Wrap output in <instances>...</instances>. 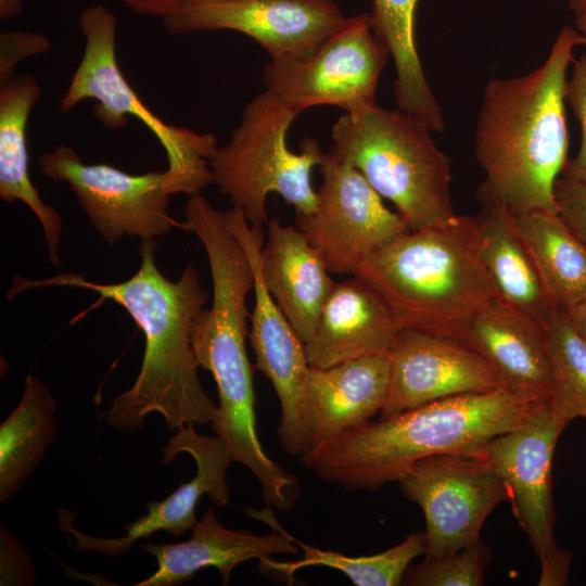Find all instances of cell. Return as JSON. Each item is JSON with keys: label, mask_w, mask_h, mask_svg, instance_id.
<instances>
[{"label": "cell", "mask_w": 586, "mask_h": 586, "mask_svg": "<svg viewBox=\"0 0 586 586\" xmlns=\"http://www.w3.org/2000/svg\"><path fill=\"white\" fill-rule=\"evenodd\" d=\"M155 240L141 241V264L136 273L118 283H95L84 275L60 272L35 280L14 276L9 300L36 288L75 286L97 292L101 300L123 306L143 332L144 354L133 385L114 398L105 415L107 424L137 432L148 415L157 412L170 429L211 424L218 406L202 386L190 331L196 314L209 300L199 271L188 264L178 280L167 279L156 266Z\"/></svg>", "instance_id": "1"}, {"label": "cell", "mask_w": 586, "mask_h": 586, "mask_svg": "<svg viewBox=\"0 0 586 586\" xmlns=\"http://www.w3.org/2000/svg\"><path fill=\"white\" fill-rule=\"evenodd\" d=\"M183 227L202 243L213 282L212 305L196 314L190 331L198 364L217 385L219 405L212 429L233 462L257 479L266 504L288 512L300 498V483L267 455L256 430L253 370L246 352L251 316L246 298L254 288L251 262L224 212L211 203L191 208Z\"/></svg>", "instance_id": "2"}, {"label": "cell", "mask_w": 586, "mask_h": 586, "mask_svg": "<svg viewBox=\"0 0 586 586\" xmlns=\"http://www.w3.org/2000/svg\"><path fill=\"white\" fill-rule=\"evenodd\" d=\"M581 44L577 29L564 26L538 68L485 86L474 133L483 206L558 214L553 188L569 160L566 73Z\"/></svg>", "instance_id": "3"}, {"label": "cell", "mask_w": 586, "mask_h": 586, "mask_svg": "<svg viewBox=\"0 0 586 586\" xmlns=\"http://www.w3.org/2000/svg\"><path fill=\"white\" fill-rule=\"evenodd\" d=\"M538 405V404H537ZM535 405L506 387L435 400L368 421L300 457L318 479L373 491L435 455H484L496 436L518 426Z\"/></svg>", "instance_id": "4"}, {"label": "cell", "mask_w": 586, "mask_h": 586, "mask_svg": "<svg viewBox=\"0 0 586 586\" xmlns=\"http://www.w3.org/2000/svg\"><path fill=\"white\" fill-rule=\"evenodd\" d=\"M356 276L404 328L458 339L497 293L482 260L475 216L409 230L368 256Z\"/></svg>", "instance_id": "5"}, {"label": "cell", "mask_w": 586, "mask_h": 586, "mask_svg": "<svg viewBox=\"0 0 586 586\" xmlns=\"http://www.w3.org/2000/svg\"><path fill=\"white\" fill-rule=\"evenodd\" d=\"M420 120L373 105L342 115L329 152L355 167L388 200L410 230L445 225L457 214L450 193L451 161Z\"/></svg>", "instance_id": "6"}, {"label": "cell", "mask_w": 586, "mask_h": 586, "mask_svg": "<svg viewBox=\"0 0 586 586\" xmlns=\"http://www.w3.org/2000/svg\"><path fill=\"white\" fill-rule=\"evenodd\" d=\"M298 114L264 90L246 103L228 141L209 158L212 183L253 226L268 221L270 193L293 206L295 215H310L317 206L311 173L324 152L314 138L300 142V153L288 148V132Z\"/></svg>", "instance_id": "7"}, {"label": "cell", "mask_w": 586, "mask_h": 586, "mask_svg": "<svg viewBox=\"0 0 586 586\" xmlns=\"http://www.w3.org/2000/svg\"><path fill=\"white\" fill-rule=\"evenodd\" d=\"M78 24L84 53L60 100V111L67 113L81 101L94 100L93 117L109 129H122L128 116L136 117L165 150L168 192L188 196L202 192L212 183L209 158L218 146L216 135L167 124L137 95L117 62L118 22L113 11L102 3L89 5L80 12Z\"/></svg>", "instance_id": "8"}, {"label": "cell", "mask_w": 586, "mask_h": 586, "mask_svg": "<svg viewBox=\"0 0 586 586\" xmlns=\"http://www.w3.org/2000/svg\"><path fill=\"white\" fill-rule=\"evenodd\" d=\"M390 53L373 31L369 13L344 24L311 54L270 60L264 67L265 90L301 113L333 105L345 113L375 104L381 73Z\"/></svg>", "instance_id": "9"}, {"label": "cell", "mask_w": 586, "mask_h": 586, "mask_svg": "<svg viewBox=\"0 0 586 586\" xmlns=\"http://www.w3.org/2000/svg\"><path fill=\"white\" fill-rule=\"evenodd\" d=\"M37 161L46 177L68 184L91 226L111 245L125 234L155 240L178 227L168 213L166 170L132 175L104 163L86 164L63 143Z\"/></svg>", "instance_id": "10"}, {"label": "cell", "mask_w": 586, "mask_h": 586, "mask_svg": "<svg viewBox=\"0 0 586 586\" xmlns=\"http://www.w3.org/2000/svg\"><path fill=\"white\" fill-rule=\"evenodd\" d=\"M425 519V557L474 545L482 526L501 502L507 486L484 455L447 454L413 463L398 481Z\"/></svg>", "instance_id": "11"}, {"label": "cell", "mask_w": 586, "mask_h": 586, "mask_svg": "<svg viewBox=\"0 0 586 586\" xmlns=\"http://www.w3.org/2000/svg\"><path fill=\"white\" fill-rule=\"evenodd\" d=\"M318 167L317 206L310 215H295V226L331 273L354 275L368 256L410 228L351 164L327 152Z\"/></svg>", "instance_id": "12"}, {"label": "cell", "mask_w": 586, "mask_h": 586, "mask_svg": "<svg viewBox=\"0 0 586 586\" xmlns=\"http://www.w3.org/2000/svg\"><path fill=\"white\" fill-rule=\"evenodd\" d=\"M346 21L333 0H184L162 18L169 35L233 30L270 60L311 54Z\"/></svg>", "instance_id": "13"}, {"label": "cell", "mask_w": 586, "mask_h": 586, "mask_svg": "<svg viewBox=\"0 0 586 586\" xmlns=\"http://www.w3.org/2000/svg\"><path fill=\"white\" fill-rule=\"evenodd\" d=\"M224 214L244 246L253 270L255 303L250 316L249 339L256 358L254 368L270 381L279 398L278 436L282 449L301 457L308 450L302 403L303 383L309 368L306 346L260 277L258 256L265 241L263 227L251 225L240 208L231 207Z\"/></svg>", "instance_id": "14"}, {"label": "cell", "mask_w": 586, "mask_h": 586, "mask_svg": "<svg viewBox=\"0 0 586 586\" xmlns=\"http://www.w3.org/2000/svg\"><path fill=\"white\" fill-rule=\"evenodd\" d=\"M565 428L548 400L535 405L518 426L494 437L484 450L505 482L512 514L539 561L559 547L555 536L551 464Z\"/></svg>", "instance_id": "15"}, {"label": "cell", "mask_w": 586, "mask_h": 586, "mask_svg": "<svg viewBox=\"0 0 586 586\" xmlns=\"http://www.w3.org/2000/svg\"><path fill=\"white\" fill-rule=\"evenodd\" d=\"M162 453L163 463L173 461L181 453L191 455L196 464V473L192 480L181 484L163 500L148 502L146 513L124 525L126 535L122 537H95L79 532L72 525L67 511L59 513V525L75 539V551L119 557L127 552L135 542L153 533L164 531L181 536L192 530L199 521L195 515L196 505L205 494L219 507L230 504L226 472L233 458L217 435L200 434L193 424H188L177 430Z\"/></svg>", "instance_id": "16"}, {"label": "cell", "mask_w": 586, "mask_h": 586, "mask_svg": "<svg viewBox=\"0 0 586 586\" xmlns=\"http://www.w3.org/2000/svg\"><path fill=\"white\" fill-rule=\"evenodd\" d=\"M387 357L388 387L380 419L443 398L505 387L480 354L453 337L403 328Z\"/></svg>", "instance_id": "17"}, {"label": "cell", "mask_w": 586, "mask_h": 586, "mask_svg": "<svg viewBox=\"0 0 586 586\" xmlns=\"http://www.w3.org/2000/svg\"><path fill=\"white\" fill-rule=\"evenodd\" d=\"M246 515L267 524L272 532L256 535L247 530H232L222 525L214 509H207L196 522L190 539L178 544L145 543L142 551L152 555L157 570L137 586H177L188 582L198 571L215 568L222 585H228L239 564L271 555L297 553L300 547L277 520L270 505L260 510L247 508Z\"/></svg>", "instance_id": "18"}, {"label": "cell", "mask_w": 586, "mask_h": 586, "mask_svg": "<svg viewBox=\"0 0 586 586\" xmlns=\"http://www.w3.org/2000/svg\"><path fill=\"white\" fill-rule=\"evenodd\" d=\"M459 341L480 354L504 386L533 404L550 400L552 383L544 329L496 297L462 329Z\"/></svg>", "instance_id": "19"}, {"label": "cell", "mask_w": 586, "mask_h": 586, "mask_svg": "<svg viewBox=\"0 0 586 586\" xmlns=\"http://www.w3.org/2000/svg\"><path fill=\"white\" fill-rule=\"evenodd\" d=\"M388 373L387 354L326 368L309 366L302 390L308 450L380 415Z\"/></svg>", "instance_id": "20"}, {"label": "cell", "mask_w": 586, "mask_h": 586, "mask_svg": "<svg viewBox=\"0 0 586 586\" xmlns=\"http://www.w3.org/2000/svg\"><path fill=\"white\" fill-rule=\"evenodd\" d=\"M403 328L385 300L353 276L335 283L326 300L315 332L305 343L308 364L326 368L387 354Z\"/></svg>", "instance_id": "21"}, {"label": "cell", "mask_w": 586, "mask_h": 586, "mask_svg": "<svg viewBox=\"0 0 586 586\" xmlns=\"http://www.w3.org/2000/svg\"><path fill=\"white\" fill-rule=\"evenodd\" d=\"M258 256L260 277L271 296L306 343L314 334L321 308L335 282L321 254L294 225L266 222Z\"/></svg>", "instance_id": "22"}, {"label": "cell", "mask_w": 586, "mask_h": 586, "mask_svg": "<svg viewBox=\"0 0 586 586\" xmlns=\"http://www.w3.org/2000/svg\"><path fill=\"white\" fill-rule=\"evenodd\" d=\"M40 95L41 88L29 74L0 84V199L22 201L31 209L42 227L49 260L60 268L61 216L42 201L28 168L26 127Z\"/></svg>", "instance_id": "23"}, {"label": "cell", "mask_w": 586, "mask_h": 586, "mask_svg": "<svg viewBox=\"0 0 586 586\" xmlns=\"http://www.w3.org/2000/svg\"><path fill=\"white\" fill-rule=\"evenodd\" d=\"M475 219L482 260L497 297L544 329L558 309L518 231L515 216L501 207L483 206Z\"/></svg>", "instance_id": "24"}, {"label": "cell", "mask_w": 586, "mask_h": 586, "mask_svg": "<svg viewBox=\"0 0 586 586\" xmlns=\"http://www.w3.org/2000/svg\"><path fill=\"white\" fill-rule=\"evenodd\" d=\"M419 0H371V25L386 47L395 66L394 94L397 109L431 131L443 132L445 120L429 86L416 42Z\"/></svg>", "instance_id": "25"}, {"label": "cell", "mask_w": 586, "mask_h": 586, "mask_svg": "<svg viewBox=\"0 0 586 586\" xmlns=\"http://www.w3.org/2000/svg\"><path fill=\"white\" fill-rule=\"evenodd\" d=\"M56 402L48 386L28 374L20 403L0 425V501L13 497L56 438Z\"/></svg>", "instance_id": "26"}, {"label": "cell", "mask_w": 586, "mask_h": 586, "mask_svg": "<svg viewBox=\"0 0 586 586\" xmlns=\"http://www.w3.org/2000/svg\"><path fill=\"white\" fill-rule=\"evenodd\" d=\"M515 225L553 306L569 310L586 296V246L558 214L532 212Z\"/></svg>", "instance_id": "27"}, {"label": "cell", "mask_w": 586, "mask_h": 586, "mask_svg": "<svg viewBox=\"0 0 586 586\" xmlns=\"http://www.w3.org/2000/svg\"><path fill=\"white\" fill-rule=\"evenodd\" d=\"M291 537L304 551V557L283 562L266 558L259 561L262 572L293 581L298 570L322 565L345 574L356 586H397L403 583L412 560L425 553L424 532L410 534L398 545L372 556H347L307 545L292 534Z\"/></svg>", "instance_id": "28"}, {"label": "cell", "mask_w": 586, "mask_h": 586, "mask_svg": "<svg viewBox=\"0 0 586 586\" xmlns=\"http://www.w3.org/2000/svg\"><path fill=\"white\" fill-rule=\"evenodd\" d=\"M552 393L550 407L565 426L576 418L586 419V342L568 314L557 310L544 328Z\"/></svg>", "instance_id": "29"}, {"label": "cell", "mask_w": 586, "mask_h": 586, "mask_svg": "<svg viewBox=\"0 0 586 586\" xmlns=\"http://www.w3.org/2000/svg\"><path fill=\"white\" fill-rule=\"evenodd\" d=\"M492 559L487 546L474 545L451 553L424 557L416 566L408 568L403 585L408 586H481L484 571Z\"/></svg>", "instance_id": "30"}, {"label": "cell", "mask_w": 586, "mask_h": 586, "mask_svg": "<svg viewBox=\"0 0 586 586\" xmlns=\"http://www.w3.org/2000/svg\"><path fill=\"white\" fill-rule=\"evenodd\" d=\"M565 101L572 109L581 126V144L576 155L566 161L561 176L586 181V54L576 61L571 77L566 81Z\"/></svg>", "instance_id": "31"}, {"label": "cell", "mask_w": 586, "mask_h": 586, "mask_svg": "<svg viewBox=\"0 0 586 586\" xmlns=\"http://www.w3.org/2000/svg\"><path fill=\"white\" fill-rule=\"evenodd\" d=\"M51 48L49 38L40 33L8 30L0 34V84L14 77L17 65Z\"/></svg>", "instance_id": "32"}, {"label": "cell", "mask_w": 586, "mask_h": 586, "mask_svg": "<svg viewBox=\"0 0 586 586\" xmlns=\"http://www.w3.org/2000/svg\"><path fill=\"white\" fill-rule=\"evenodd\" d=\"M558 215L586 246V181L559 176L553 188Z\"/></svg>", "instance_id": "33"}, {"label": "cell", "mask_w": 586, "mask_h": 586, "mask_svg": "<svg viewBox=\"0 0 586 586\" xmlns=\"http://www.w3.org/2000/svg\"><path fill=\"white\" fill-rule=\"evenodd\" d=\"M572 553L564 548L558 547L546 558L540 560L539 586H562L568 583V575Z\"/></svg>", "instance_id": "34"}, {"label": "cell", "mask_w": 586, "mask_h": 586, "mask_svg": "<svg viewBox=\"0 0 586 586\" xmlns=\"http://www.w3.org/2000/svg\"><path fill=\"white\" fill-rule=\"evenodd\" d=\"M125 8L138 15L165 17L184 0H119Z\"/></svg>", "instance_id": "35"}, {"label": "cell", "mask_w": 586, "mask_h": 586, "mask_svg": "<svg viewBox=\"0 0 586 586\" xmlns=\"http://www.w3.org/2000/svg\"><path fill=\"white\" fill-rule=\"evenodd\" d=\"M565 313L577 333L586 342V296Z\"/></svg>", "instance_id": "36"}, {"label": "cell", "mask_w": 586, "mask_h": 586, "mask_svg": "<svg viewBox=\"0 0 586 586\" xmlns=\"http://www.w3.org/2000/svg\"><path fill=\"white\" fill-rule=\"evenodd\" d=\"M23 11L22 0H0V18L7 20L20 15Z\"/></svg>", "instance_id": "37"}, {"label": "cell", "mask_w": 586, "mask_h": 586, "mask_svg": "<svg viewBox=\"0 0 586 586\" xmlns=\"http://www.w3.org/2000/svg\"><path fill=\"white\" fill-rule=\"evenodd\" d=\"M575 24L576 29L581 35L582 38V44L585 48V54H586V9L577 16H575Z\"/></svg>", "instance_id": "38"}, {"label": "cell", "mask_w": 586, "mask_h": 586, "mask_svg": "<svg viewBox=\"0 0 586 586\" xmlns=\"http://www.w3.org/2000/svg\"><path fill=\"white\" fill-rule=\"evenodd\" d=\"M568 5L573 15L577 16L586 9V0H568Z\"/></svg>", "instance_id": "39"}]
</instances>
